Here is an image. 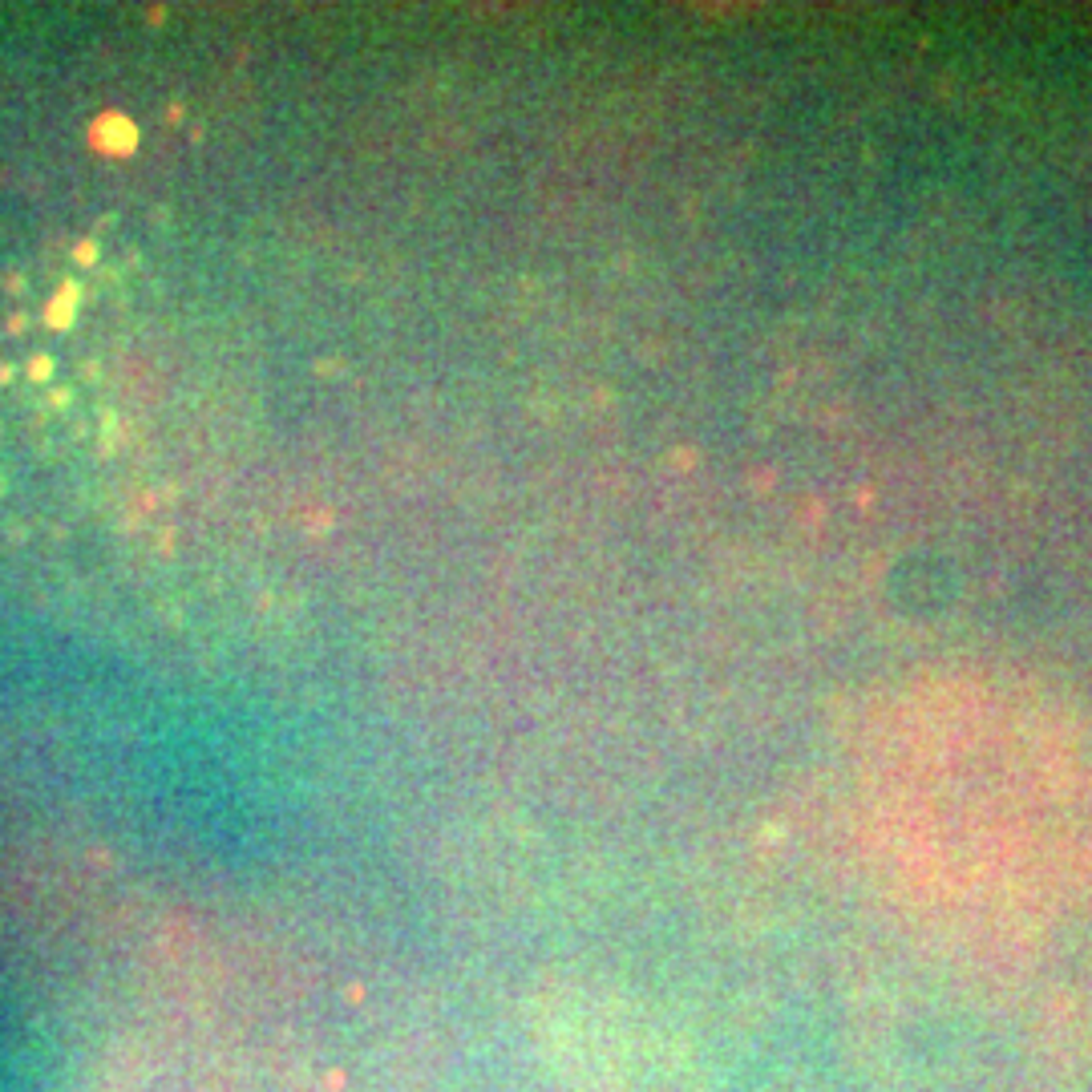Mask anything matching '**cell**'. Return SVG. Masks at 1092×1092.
Here are the masks:
<instances>
[{"label":"cell","instance_id":"1","mask_svg":"<svg viewBox=\"0 0 1092 1092\" xmlns=\"http://www.w3.org/2000/svg\"><path fill=\"white\" fill-rule=\"evenodd\" d=\"M93 142L102 150H130L134 146V126H130L122 114H106L93 126Z\"/></svg>","mask_w":1092,"mask_h":1092}]
</instances>
